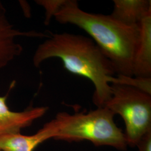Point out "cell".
Instances as JSON below:
<instances>
[{
  "mask_svg": "<svg viewBox=\"0 0 151 151\" xmlns=\"http://www.w3.org/2000/svg\"><path fill=\"white\" fill-rule=\"evenodd\" d=\"M113 3L110 15L126 25H138L151 14V0H114Z\"/></svg>",
  "mask_w": 151,
  "mask_h": 151,
  "instance_id": "7",
  "label": "cell"
},
{
  "mask_svg": "<svg viewBox=\"0 0 151 151\" xmlns=\"http://www.w3.org/2000/svg\"><path fill=\"white\" fill-rule=\"evenodd\" d=\"M53 138L52 132L47 123L32 135L19 133L0 137L1 151H34L39 145L45 140Z\"/></svg>",
  "mask_w": 151,
  "mask_h": 151,
  "instance_id": "8",
  "label": "cell"
},
{
  "mask_svg": "<svg viewBox=\"0 0 151 151\" xmlns=\"http://www.w3.org/2000/svg\"><path fill=\"white\" fill-rule=\"evenodd\" d=\"M109 83L131 87L151 95V77H141L117 75L110 77Z\"/></svg>",
  "mask_w": 151,
  "mask_h": 151,
  "instance_id": "9",
  "label": "cell"
},
{
  "mask_svg": "<svg viewBox=\"0 0 151 151\" xmlns=\"http://www.w3.org/2000/svg\"><path fill=\"white\" fill-rule=\"evenodd\" d=\"M9 27L5 11L0 3V68L5 60L9 47Z\"/></svg>",
  "mask_w": 151,
  "mask_h": 151,
  "instance_id": "10",
  "label": "cell"
},
{
  "mask_svg": "<svg viewBox=\"0 0 151 151\" xmlns=\"http://www.w3.org/2000/svg\"><path fill=\"white\" fill-rule=\"evenodd\" d=\"M54 17L61 24L75 25L87 33L110 61L116 75L133 76L138 25H126L110 15L83 11L76 0H65Z\"/></svg>",
  "mask_w": 151,
  "mask_h": 151,
  "instance_id": "2",
  "label": "cell"
},
{
  "mask_svg": "<svg viewBox=\"0 0 151 151\" xmlns=\"http://www.w3.org/2000/svg\"><path fill=\"white\" fill-rule=\"evenodd\" d=\"M65 0H37L35 2L43 7L45 10L44 24L49 25L51 19L64 5Z\"/></svg>",
  "mask_w": 151,
  "mask_h": 151,
  "instance_id": "11",
  "label": "cell"
},
{
  "mask_svg": "<svg viewBox=\"0 0 151 151\" xmlns=\"http://www.w3.org/2000/svg\"><path fill=\"white\" fill-rule=\"evenodd\" d=\"M139 34L133 61V76L151 77V14L138 24Z\"/></svg>",
  "mask_w": 151,
  "mask_h": 151,
  "instance_id": "6",
  "label": "cell"
},
{
  "mask_svg": "<svg viewBox=\"0 0 151 151\" xmlns=\"http://www.w3.org/2000/svg\"><path fill=\"white\" fill-rule=\"evenodd\" d=\"M8 94L0 96V137L20 133L22 129L29 127L44 116L48 107H29L22 111H13L6 103Z\"/></svg>",
  "mask_w": 151,
  "mask_h": 151,
  "instance_id": "5",
  "label": "cell"
},
{
  "mask_svg": "<svg viewBox=\"0 0 151 151\" xmlns=\"http://www.w3.org/2000/svg\"><path fill=\"white\" fill-rule=\"evenodd\" d=\"M50 34L36 49L34 65L39 67L46 60L59 58L66 70L91 81L93 103L104 107L111 96L108 80L116 74L110 61L90 37L70 32Z\"/></svg>",
  "mask_w": 151,
  "mask_h": 151,
  "instance_id": "1",
  "label": "cell"
},
{
  "mask_svg": "<svg viewBox=\"0 0 151 151\" xmlns=\"http://www.w3.org/2000/svg\"><path fill=\"white\" fill-rule=\"evenodd\" d=\"M115 115L106 107L88 113L60 112L47 123L53 138L68 142L89 140L96 146H108L125 151L128 145L124 133L115 124Z\"/></svg>",
  "mask_w": 151,
  "mask_h": 151,
  "instance_id": "3",
  "label": "cell"
},
{
  "mask_svg": "<svg viewBox=\"0 0 151 151\" xmlns=\"http://www.w3.org/2000/svg\"><path fill=\"white\" fill-rule=\"evenodd\" d=\"M0 151H1V150H0Z\"/></svg>",
  "mask_w": 151,
  "mask_h": 151,
  "instance_id": "13",
  "label": "cell"
},
{
  "mask_svg": "<svg viewBox=\"0 0 151 151\" xmlns=\"http://www.w3.org/2000/svg\"><path fill=\"white\" fill-rule=\"evenodd\" d=\"M111 96L104 107L124 120L128 146L135 147L151 131V95L131 87L111 84Z\"/></svg>",
  "mask_w": 151,
  "mask_h": 151,
  "instance_id": "4",
  "label": "cell"
},
{
  "mask_svg": "<svg viewBox=\"0 0 151 151\" xmlns=\"http://www.w3.org/2000/svg\"><path fill=\"white\" fill-rule=\"evenodd\" d=\"M136 146L138 151H151V131L143 135Z\"/></svg>",
  "mask_w": 151,
  "mask_h": 151,
  "instance_id": "12",
  "label": "cell"
}]
</instances>
